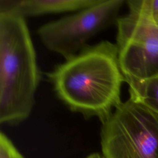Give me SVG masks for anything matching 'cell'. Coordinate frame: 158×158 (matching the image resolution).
Returning a JSON list of instances; mask_svg holds the SVG:
<instances>
[{
  "mask_svg": "<svg viewBox=\"0 0 158 158\" xmlns=\"http://www.w3.org/2000/svg\"><path fill=\"white\" fill-rule=\"evenodd\" d=\"M58 98L71 111L104 122L122 103V72L117 46L102 41L88 46L49 74Z\"/></svg>",
  "mask_w": 158,
  "mask_h": 158,
  "instance_id": "cell-1",
  "label": "cell"
},
{
  "mask_svg": "<svg viewBox=\"0 0 158 158\" xmlns=\"http://www.w3.org/2000/svg\"><path fill=\"white\" fill-rule=\"evenodd\" d=\"M41 80L36 54L25 19L0 12V123L27 119Z\"/></svg>",
  "mask_w": 158,
  "mask_h": 158,
  "instance_id": "cell-2",
  "label": "cell"
},
{
  "mask_svg": "<svg viewBox=\"0 0 158 158\" xmlns=\"http://www.w3.org/2000/svg\"><path fill=\"white\" fill-rule=\"evenodd\" d=\"M102 123L104 158H158V113L130 98Z\"/></svg>",
  "mask_w": 158,
  "mask_h": 158,
  "instance_id": "cell-3",
  "label": "cell"
},
{
  "mask_svg": "<svg viewBox=\"0 0 158 158\" xmlns=\"http://www.w3.org/2000/svg\"><path fill=\"white\" fill-rule=\"evenodd\" d=\"M124 0H100L69 15L43 24L37 30L44 46L68 59L88 46L96 35L116 25Z\"/></svg>",
  "mask_w": 158,
  "mask_h": 158,
  "instance_id": "cell-4",
  "label": "cell"
},
{
  "mask_svg": "<svg viewBox=\"0 0 158 158\" xmlns=\"http://www.w3.org/2000/svg\"><path fill=\"white\" fill-rule=\"evenodd\" d=\"M116 23V46L125 81L144 80L158 75L157 26L135 4Z\"/></svg>",
  "mask_w": 158,
  "mask_h": 158,
  "instance_id": "cell-5",
  "label": "cell"
},
{
  "mask_svg": "<svg viewBox=\"0 0 158 158\" xmlns=\"http://www.w3.org/2000/svg\"><path fill=\"white\" fill-rule=\"evenodd\" d=\"M100 0H0V12L27 17L77 12Z\"/></svg>",
  "mask_w": 158,
  "mask_h": 158,
  "instance_id": "cell-6",
  "label": "cell"
},
{
  "mask_svg": "<svg viewBox=\"0 0 158 158\" xmlns=\"http://www.w3.org/2000/svg\"><path fill=\"white\" fill-rule=\"evenodd\" d=\"M130 98L158 113V75L144 80H130Z\"/></svg>",
  "mask_w": 158,
  "mask_h": 158,
  "instance_id": "cell-7",
  "label": "cell"
},
{
  "mask_svg": "<svg viewBox=\"0 0 158 158\" xmlns=\"http://www.w3.org/2000/svg\"><path fill=\"white\" fill-rule=\"evenodd\" d=\"M0 158H24L2 132L0 134Z\"/></svg>",
  "mask_w": 158,
  "mask_h": 158,
  "instance_id": "cell-8",
  "label": "cell"
},
{
  "mask_svg": "<svg viewBox=\"0 0 158 158\" xmlns=\"http://www.w3.org/2000/svg\"><path fill=\"white\" fill-rule=\"evenodd\" d=\"M140 10L158 26V0H136Z\"/></svg>",
  "mask_w": 158,
  "mask_h": 158,
  "instance_id": "cell-9",
  "label": "cell"
},
{
  "mask_svg": "<svg viewBox=\"0 0 158 158\" xmlns=\"http://www.w3.org/2000/svg\"><path fill=\"white\" fill-rule=\"evenodd\" d=\"M86 158H104L101 155H99L98 153H93L90 154L89 156H88Z\"/></svg>",
  "mask_w": 158,
  "mask_h": 158,
  "instance_id": "cell-10",
  "label": "cell"
}]
</instances>
